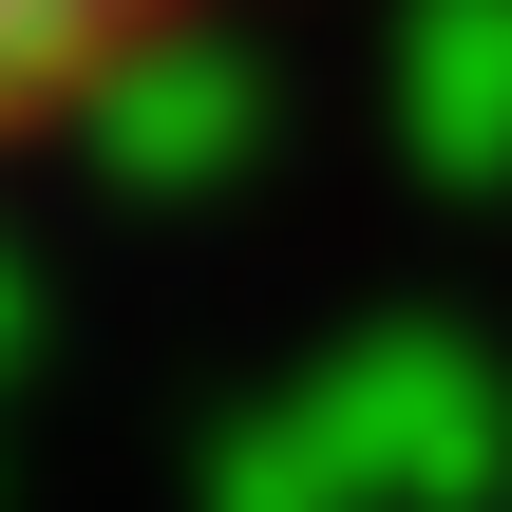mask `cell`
<instances>
[{
    "label": "cell",
    "mask_w": 512,
    "mask_h": 512,
    "mask_svg": "<svg viewBox=\"0 0 512 512\" xmlns=\"http://www.w3.org/2000/svg\"><path fill=\"white\" fill-rule=\"evenodd\" d=\"M209 0H0V152L19 133H57V114H95L152 38H190Z\"/></svg>",
    "instance_id": "1"
}]
</instances>
